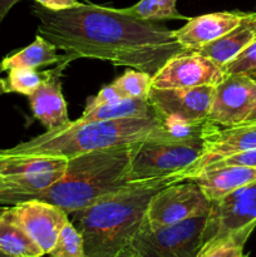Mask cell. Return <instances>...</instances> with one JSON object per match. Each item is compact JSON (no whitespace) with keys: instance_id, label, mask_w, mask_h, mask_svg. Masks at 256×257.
<instances>
[{"instance_id":"cell-14","label":"cell","mask_w":256,"mask_h":257,"mask_svg":"<svg viewBox=\"0 0 256 257\" xmlns=\"http://www.w3.org/2000/svg\"><path fill=\"white\" fill-rule=\"evenodd\" d=\"M247 17V13L216 12L190 18L185 25L175 30V37L187 52H197L235 29Z\"/></svg>"},{"instance_id":"cell-22","label":"cell","mask_w":256,"mask_h":257,"mask_svg":"<svg viewBox=\"0 0 256 257\" xmlns=\"http://www.w3.org/2000/svg\"><path fill=\"white\" fill-rule=\"evenodd\" d=\"M177 0H140L135 5L122 8L120 12L143 20H188L176 8Z\"/></svg>"},{"instance_id":"cell-1","label":"cell","mask_w":256,"mask_h":257,"mask_svg":"<svg viewBox=\"0 0 256 257\" xmlns=\"http://www.w3.org/2000/svg\"><path fill=\"white\" fill-rule=\"evenodd\" d=\"M38 34L64 52L65 62L88 58L153 75L173 55L185 52L175 30L131 17L120 9L85 4L53 12L37 5Z\"/></svg>"},{"instance_id":"cell-10","label":"cell","mask_w":256,"mask_h":257,"mask_svg":"<svg viewBox=\"0 0 256 257\" xmlns=\"http://www.w3.org/2000/svg\"><path fill=\"white\" fill-rule=\"evenodd\" d=\"M226 77L225 70L198 52L173 55L152 77V88L216 87Z\"/></svg>"},{"instance_id":"cell-8","label":"cell","mask_w":256,"mask_h":257,"mask_svg":"<svg viewBox=\"0 0 256 257\" xmlns=\"http://www.w3.org/2000/svg\"><path fill=\"white\" fill-rule=\"evenodd\" d=\"M211 201L193 180L172 183L158 191L148 203L145 222L151 227L170 226L208 215Z\"/></svg>"},{"instance_id":"cell-38","label":"cell","mask_w":256,"mask_h":257,"mask_svg":"<svg viewBox=\"0 0 256 257\" xmlns=\"http://www.w3.org/2000/svg\"><path fill=\"white\" fill-rule=\"evenodd\" d=\"M3 72V69H2V63H0V73Z\"/></svg>"},{"instance_id":"cell-33","label":"cell","mask_w":256,"mask_h":257,"mask_svg":"<svg viewBox=\"0 0 256 257\" xmlns=\"http://www.w3.org/2000/svg\"><path fill=\"white\" fill-rule=\"evenodd\" d=\"M5 188H7V181H5V178L0 175V192L4 191Z\"/></svg>"},{"instance_id":"cell-15","label":"cell","mask_w":256,"mask_h":257,"mask_svg":"<svg viewBox=\"0 0 256 257\" xmlns=\"http://www.w3.org/2000/svg\"><path fill=\"white\" fill-rule=\"evenodd\" d=\"M63 68L64 65H58L57 69L52 70L49 77L28 97L33 115L47 131L58 130L70 122L59 79Z\"/></svg>"},{"instance_id":"cell-30","label":"cell","mask_w":256,"mask_h":257,"mask_svg":"<svg viewBox=\"0 0 256 257\" xmlns=\"http://www.w3.org/2000/svg\"><path fill=\"white\" fill-rule=\"evenodd\" d=\"M33 2H35L38 5L45 8V9L53 10V12L70 9V8L79 7L83 4L79 0H33Z\"/></svg>"},{"instance_id":"cell-9","label":"cell","mask_w":256,"mask_h":257,"mask_svg":"<svg viewBox=\"0 0 256 257\" xmlns=\"http://www.w3.org/2000/svg\"><path fill=\"white\" fill-rule=\"evenodd\" d=\"M256 108V78L226 74L213 90L208 119L220 127H233L247 120Z\"/></svg>"},{"instance_id":"cell-18","label":"cell","mask_w":256,"mask_h":257,"mask_svg":"<svg viewBox=\"0 0 256 257\" xmlns=\"http://www.w3.org/2000/svg\"><path fill=\"white\" fill-rule=\"evenodd\" d=\"M3 72H8L12 68H32L38 69L52 64L67 65L64 55L58 54V48L52 42L37 34L34 42L19 52L8 55L2 60Z\"/></svg>"},{"instance_id":"cell-16","label":"cell","mask_w":256,"mask_h":257,"mask_svg":"<svg viewBox=\"0 0 256 257\" xmlns=\"http://www.w3.org/2000/svg\"><path fill=\"white\" fill-rule=\"evenodd\" d=\"M255 14L256 13H247V17L238 27L197 52L225 70L226 65L236 59L256 39Z\"/></svg>"},{"instance_id":"cell-35","label":"cell","mask_w":256,"mask_h":257,"mask_svg":"<svg viewBox=\"0 0 256 257\" xmlns=\"http://www.w3.org/2000/svg\"><path fill=\"white\" fill-rule=\"evenodd\" d=\"M7 208H8V206H0V217L4 215V212L7 211Z\"/></svg>"},{"instance_id":"cell-28","label":"cell","mask_w":256,"mask_h":257,"mask_svg":"<svg viewBox=\"0 0 256 257\" xmlns=\"http://www.w3.org/2000/svg\"><path fill=\"white\" fill-rule=\"evenodd\" d=\"M226 166H246V167H255L256 168V148L255 150L246 151V152L236 153V155L230 156V157L222 158V160H220V161H217V162L212 163V165L207 166V167H206L203 171H201L200 173L206 172V171H208V170H215V168L226 167ZM200 173H198V175H200Z\"/></svg>"},{"instance_id":"cell-13","label":"cell","mask_w":256,"mask_h":257,"mask_svg":"<svg viewBox=\"0 0 256 257\" xmlns=\"http://www.w3.org/2000/svg\"><path fill=\"white\" fill-rule=\"evenodd\" d=\"M256 148V122L242 123L233 127H217L205 142L202 155L188 168L181 172L183 180H192L207 166L236 153Z\"/></svg>"},{"instance_id":"cell-4","label":"cell","mask_w":256,"mask_h":257,"mask_svg":"<svg viewBox=\"0 0 256 257\" xmlns=\"http://www.w3.org/2000/svg\"><path fill=\"white\" fill-rule=\"evenodd\" d=\"M160 125L157 117L118 120H74L54 131L0 148L3 153L17 156H47L69 160L84 153L133 145L150 140Z\"/></svg>"},{"instance_id":"cell-3","label":"cell","mask_w":256,"mask_h":257,"mask_svg":"<svg viewBox=\"0 0 256 257\" xmlns=\"http://www.w3.org/2000/svg\"><path fill=\"white\" fill-rule=\"evenodd\" d=\"M133 146L135 143L69 158L58 182L25 201H44L69 215L123 190L131 185L128 168Z\"/></svg>"},{"instance_id":"cell-25","label":"cell","mask_w":256,"mask_h":257,"mask_svg":"<svg viewBox=\"0 0 256 257\" xmlns=\"http://www.w3.org/2000/svg\"><path fill=\"white\" fill-rule=\"evenodd\" d=\"M113 84L122 93L123 97L128 99L147 98L148 92L152 87V75L141 70L128 69L124 74L117 78Z\"/></svg>"},{"instance_id":"cell-5","label":"cell","mask_w":256,"mask_h":257,"mask_svg":"<svg viewBox=\"0 0 256 257\" xmlns=\"http://www.w3.org/2000/svg\"><path fill=\"white\" fill-rule=\"evenodd\" d=\"M205 142L146 140L135 143L128 168V181L131 183L143 182L182 172L202 155Z\"/></svg>"},{"instance_id":"cell-7","label":"cell","mask_w":256,"mask_h":257,"mask_svg":"<svg viewBox=\"0 0 256 257\" xmlns=\"http://www.w3.org/2000/svg\"><path fill=\"white\" fill-rule=\"evenodd\" d=\"M256 227V182L211 201L203 247L216 241L235 238L245 242Z\"/></svg>"},{"instance_id":"cell-23","label":"cell","mask_w":256,"mask_h":257,"mask_svg":"<svg viewBox=\"0 0 256 257\" xmlns=\"http://www.w3.org/2000/svg\"><path fill=\"white\" fill-rule=\"evenodd\" d=\"M50 73L52 70L38 72L32 68H12L8 70V77L3 79V87L5 93H19L29 97L49 77Z\"/></svg>"},{"instance_id":"cell-19","label":"cell","mask_w":256,"mask_h":257,"mask_svg":"<svg viewBox=\"0 0 256 257\" xmlns=\"http://www.w3.org/2000/svg\"><path fill=\"white\" fill-rule=\"evenodd\" d=\"M0 251L12 257H42L44 252L15 220L10 206L0 217Z\"/></svg>"},{"instance_id":"cell-17","label":"cell","mask_w":256,"mask_h":257,"mask_svg":"<svg viewBox=\"0 0 256 257\" xmlns=\"http://www.w3.org/2000/svg\"><path fill=\"white\" fill-rule=\"evenodd\" d=\"M192 180L202 188L208 200L216 201L238 188L256 182V168L246 166H226L200 173Z\"/></svg>"},{"instance_id":"cell-26","label":"cell","mask_w":256,"mask_h":257,"mask_svg":"<svg viewBox=\"0 0 256 257\" xmlns=\"http://www.w3.org/2000/svg\"><path fill=\"white\" fill-rule=\"evenodd\" d=\"M243 246L245 242L235 238H226L206 245L198 257H245Z\"/></svg>"},{"instance_id":"cell-34","label":"cell","mask_w":256,"mask_h":257,"mask_svg":"<svg viewBox=\"0 0 256 257\" xmlns=\"http://www.w3.org/2000/svg\"><path fill=\"white\" fill-rule=\"evenodd\" d=\"M251 122H256V108H255V110L251 113V115L247 118V120H246L245 123H251Z\"/></svg>"},{"instance_id":"cell-29","label":"cell","mask_w":256,"mask_h":257,"mask_svg":"<svg viewBox=\"0 0 256 257\" xmlns=\"http://www.w3.org/2000/svg\"><path fill=\"white\" fill-rule=\"evenodd\" d=\"M123 99H125V98L123 97L122 93L117 89V87L113 83H110L109 85H105L104 88H102L99 93L87 103L85 109H92V108L105 104H113V103L120 102Z\"/></svg>"},{"instance_id":"cell-27","label":"cell","mask_w":256,"mask_h":257,"mask_svg":"<svg viewBox=\"0 0 256 257\" xmlns=\"http://www.w3.org/2000/svg\"><path fill=\"white\" fill-rule=\"evenodd\" d=\"M226 74H248L256 78V39L225 67Z\"/></svg>"},{"instance_id":"cell-39","label":"cell","mask_w":256,"mask_h":257,"mask_svg":"<svg viewBox=\"0 0 256 257\" xmlns=\"http://www.w3.org/2000/svg\"><path fill=\"white\" fill-rule=\"evenodd\" d=\"M255 18H256V14H255Z\"/></svg>"},{"instance_id":"cell-24","label":"cell","mask_w":256,"mask_h":257,"mask_svg":"<svg viewBox=\"0 0 256 257\" xmlns=\"http://www.w3.org/2000/svg\"><path fill=\"white\" fill-rule=\"evenodd\" d=\"M49 257H84V241L82 233L68 221L58 235L54 246L48 253Z\"/></svg>"},{"instance_id":"cell-6","label":"cell","mask_w":256,"mask_h":257,"mask_svg":"<svg viewBox=\"0 0 256 257\" xmlns=\"http://www.w3.org/2000/svg\"><path fill=\"white\" fill-rule=\"evenodd\" d=\"M206 222L207 215L160 227L143 222L130 248L137 257H198L203 248Z\"/></svg>"},{"instance_id":"cell-20","label":"cell","mask_w":256,"mask_h":257,"mask_svg":"<svg viewBox=\"0 0 256 257\" xmlns=\"http://www.w3.org/2000/svg\"><path fill=\"white\" fill-rule=\"evenodd\" d=\"M150 117H156V113L147 98H136V99L125 98L113 104L85 109L78 120L90 122V120H118Z\"/></svg>"},{"instance_id":"cell-37","label":"cell","mask_w":256,"mask_h":257,"mask_svg":"<svg viewBox=\"0 0 256 257\" xmlns=\"http://www.w3.org/2000/svg\"><path fill=\"white\" fill-rule=\"evenodd\" d=\"M0 257H12V256H8V255H5V253H3L2 251H0Z\"/></svg>"},{"instance_id":"cell-2","label":"cell","mask_w":256,"mask_h":257,"mask_svg":"<svg viewBox=\"0 0 256 257\" xmlns=\"http://www.w3.org/2000/svg\"><path fill=\"white\" fill-rule=\"evenodd\" d=\"M180 181L185 180L178 172L131 183L83 210L69 213V221L82 233L85 256H114L130 248L145 222L146 211L153 196Z\"/></svg>"},{"instance_id":"cell-31","label":"cell","mask_w":256,"mask_h":257,"mask_svg":"<svg viewBox=\"0 0 256 257\" xmlns=\"http://www.w3.org/2000/svg\"><path fill=\"white\" fill-rule=\"evenodd\" d=\"M19 2H22V0H0V22L7 17L10 9Z\"/></svg>"},{"instance_id":"cell-36","label":"cell","mask_w":256,"mask_h":257,"mask_svg":"<svg viewBox=\"0 0 256 257\" xmlns=\"http://www.w3.org/2000/svg\"><path fill=\"white\" fill-rule=\"evenodd\" d=\"M2 94H5V90L4 87H3V79H0V95Z\"/></svg>"},{"instance_id":"cell-21","label":"cell","mask_w":256,"mask_h":257,"mask_svg":"<svg viewBox=\"0 0 256 257\" xmlns=\"http://www.w3.org/2000/svg\"><path fill=\"white\" fill-rule=\"evenodd\" d=\"M68 160L47 156H17L7 155L0 151V175L3 177L65 170Z\"/></svg>"},{"instance_id":"cell-11","label":"cell","mask_w":256,"mask_h":257,"mask_svg":"<svg viewBox=\"0 0 256 257\" xmlns=\"http://www.w3.org/2000/svg\"><path fill=\"white\" fill-rule=\"evenodd\" d=\"M215 87L172 88L151 87L147 99L158 119L198 122L207 119Z\"/></svg>"},{"instance_id":"cell-12","label":"cell","mask_w":256,"mask_h":257,"mask_svg":"<svg viewBox=\"0 0 256 257\" xmlns=\"http://www.w3.org/2000/svg\"><path fill=\"white\" fill-rule=\"evenodd\" d=\"M15 220L48 255L57 241L63 226L69 221L62 208L39 200H28L10 206Z\"/></svg>"},{"instance_id":"cell-32","label":"cell","mask_w":256,"mask_h":257,"mask_svg":"<svg viewBox=\"0 0 256 257\" xmlns=\"http://www.w3.org/2000/svg\"><path fill=\"white\" fill-rule=\"evenodd\" d=\"M84 257H89V256H84ZM108 257H137L133 253V251L131 250V248H127V250L122 251V252L117 253V255L114 256H108Z\"/></svg>"}]
</instances>
